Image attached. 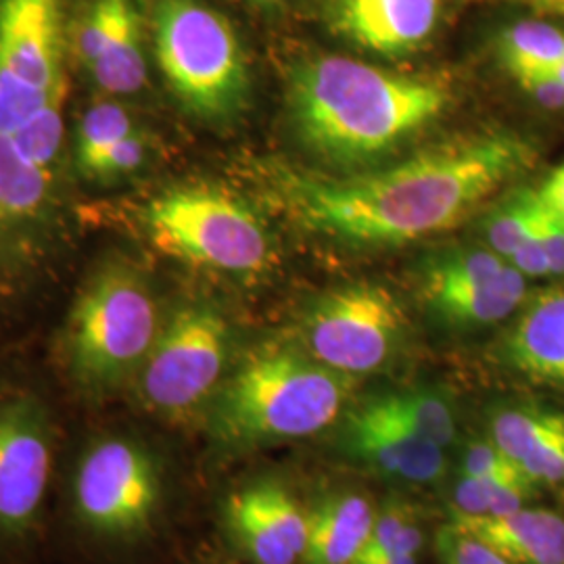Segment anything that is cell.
Listing matches in <instances>:
<instances>
[{"mask_svg":"<svg viewBox=\"0 0 564 564\" xmlns=\"http://www.w3.org/2000/svg\"><path fill=\"white\" fill-rule=\"evenodd\" d=\"M67 0H0V291L32 284L67 242Z\"/></svg>","mask_w":564,"mask_h":564,"instance_id":"obj_1","label":"cell"},{"mask_svg":"<svg viewBox=\"0 0 564 564\" xmlns=\"http://www.w3.org/2000/svg\"><path fill=\"white\" fill-rule=\"evenodd\" d=\"M533 162L527 142L484 132L351 178L279 170L276 191L305 228L354 245H395L464 223Z\"/></svg>","mask_w":564,"mask_h":564,"instance_id":"obj_2","label":"cell"},{"mask_svg":"<svg viewBox=\"0 0 564 564\" xmlns=\"http://www.w3.org/2000/svg\"><path fill=\"white\" fill-rule=\"evenodd\" d=\"M449 99L442 82L339 55L303 61L286 90L293 132L310 153L337 167L391 155L442 118Z\"/></svg>","mask_w":564,"mask_h":564,"instance_id":"obj_3","label":"cell"},{"mask_svg":"<svg viewBox=\"0 0 564 564\" xmlns=\"http://www.w3.org/2000/svg\"><path fill=\"white\" fill-rule=\"evenodd\" d=\"M351 377L293 345L251 351L223 384L214 403V431L226 444L302 440L341 416Z\"/></svg>","mask_w":564,"mask_h":564,"instance_id":"obj_4","label":"cell"},{"mask_svg":"<svg viewBox=\"0 0 564 564\" xmlns=\"http://www.w3.org/2000/svg\"><path fill=\"white\" fill-rule=\"evenodd\" d=\"M153 286L132 260L113 253L93 268L65 324V362L90 393L137 377L162 330Z\"/></svg>","mask_w":564,"mask_h":564,"instance_id":"obj_5","label":"cell"},{"mask_svg":"<svg viewBox=\"0 0 564 564\" xmlns=\"http://www.w3.org/2000/svg\"><path fill=\"white\" fill-rule=\"evenodd\" d=\"M141 218L162 253L202 270L256 276L274 262V242L262 216L218 184L165 188L142 207Z\"/></svg>","mask_w":564,"mask_h":564,"instance_id":"obj_6","label":"cell"},{"mask_svg":"<svg viewBox=\"0 0 564 564\" xmlns=\"http://www.w3.org/2000/svg\"><path fill=\"white\" fill-rule=\"evenodd\" d=\"M153 48L163 80L197 120L223 123L249 102V67L230 21L202 0H158Z\"/></svg>","mask_w":564,"mask_h":564,"instance_id":"obj_7","label":"cell"},{"mask_svg":"<svg viewBox=\"0 0 564 564\" xmlns=\"http://www.w3.org/2000/svg\"><path fill=\"white\" fill-rule=\"evenodd\" d=\"M230 339V324L214 305H181L137 375L144 405L172 419L195 412L220 387Z\"/></svg>","mask_w":564,"mask_h":564,"instance_id":"obj_8","label":"cell"},{"mask_svg":"<svg viewBox=\"0 0 564 564\" xmlns=\"http://www.w3.org/2000/svg\"><path fill=\"white\" fill-rule=\"evenodd\" d=\"M402 305L377 284H347L326 293L305 316V351L347 375H368L391 360L402 339Z\"/></svg>","mask_w":564,"mask_h":564,"instance_id":"obj_9","label":"cell"},{"mask_svg":"<svg viewBox=\"0 0 564 564\" xmlns=\"http://www.w3.org/2000/svg\"><path fill=\"white\" fill-rule=\"evenodd\" d=\"M160 505V470L141 444L107 437L93 445L74 477V506L82 523L105 538L142 533Z\"/></svg>","mask_w":564,"mask_h":564,"instance_id":"obj_10","label":"cell"},{"mask_svg":"<svg viewBox=\"0 0 564 564\" xmlns=\"http://www.w3.org/2000/svg\"><path fill=\"white\" fill-rule=\"evenodd\" d=\"M53 468V429L32 395L0 402V533L18 535L39 519Z\"/></svg>","mask_w":564,"mask_h":564,"instance_id":"obj_11","label":"cell"},{"mask_svg":"<svg viewBox=\"0 0 564 564\" xmlns=\"http://www.w3.org/2000/svg\"><path fill=\"white\" fill-rule=\"evenodd\" d=\"M147 36L139 0H86L72 28V55L105 97L126 99L147 86Z\"/></svg>","mask_w":564,"mask_h":564,"instance_id":"obj_12","label":"cell"},{"mask_svg":"<svg viewBox=\"0 0 564 564\" xmlns=\"http://www.w3.org/2000/svg\"><path fill=\"white\" fill-rule=\"evenodd\" d=\"M343 444L351 456L387 477L410 484H433L445 475L444 449L429 444L395 419L381 398H372L349 412L343 426Z\"/></svg>","mask_w":564,"mask_h":564,"instance_id":"obj_13","label":"cell"},{"mask_svg":"<svg viewBox=\"0 0 564 564\" xmlns=\"http://www.w3.org/2000/svg\"><path fill=\"white\" fill-rule=\"evenodd\" d=\"M440 11L442 0H328L326 21L360 48L400 57L429 41Z\"/></svg>","mask_w":564,"mask_h":564,"instance_id":"obj_14","label":"cell"},{"mask_svg":"<svg viewBox=\"0 0 564 564\" xmlns=\"http://www.w3.org/2000/svg\"><path fill=\"white\" fill-rule=\"evenodd\" d=\"M505 356L524 379L564 389V282L527 302L506 335Z\"/></svg>","mask_w":564,"mask_h":564,"instance_id":"obj_15","label":"cell"},{"mask_svg":"<svg viewBox=\"0 0 564 564\" xmlns=\"http://www.w3.org/2000/svg\"><path fill=\"white\" fill-rule=\"evenodd\" d=\"M452 527L489 545L510 564H564V519L547 508L500 517H458Z\"/></svg>","mask_w":564,"mask_h":564,"instance_id":"obj_16","label":"cell"},{"mask_svg":"<svg viewBox=\"0 0 564 564\" xmlns=\"http://www.w3.org/2000/svg\"><path fill=\"white\" fill-rule=\"evenodd\" d=\"M377 519L375 508L358 494L326 498L307 512L305 564H351Z\"/></svg>","mask_w":564,"mask_h":564,"instance_id":"obj_17","label":"cell"},{"mask_svg":"<svg viewBox=\"0 0 564 564\" xmlns=\"http://www.w3.org/2000/svg\"><path fill=\"white\" fill-rule=\"evenodd\" d=\"M527 297V276L506 263L489 281L424 297L447 323L463 326L500 323Z\"/></svg>","mask_w":564,"mask_h":564,"instance_id":"obj_18","label":"cell"},{"mask_svg":"<svg viewBox=\"0 0 564 564\" xmlns=\"http://www.w3.org/2000/svg\"><path fill=\"white\" fill-rule=\"evenodd\" d=\"M141 130V123L121 99L105 97L90 102L72 132L74 174L121 139Z\"/></svg>","mask_w":564,"mask_h":564,"instance_id":"obj_19","label":"cell"},{"mask_svg":"<svg viewBox=\"0 0 564 564\" xmlns=\"http://www.w3.org/2000/svg\"><path fill=\"white\" fill-rule=\"evenodd\" d=\"M235 496L262 521L282 544L297 558H302L307 542V512L295 502V498L274 481L247 485L235 491Z\"/></svg>","mask_w":564,"mask_h":564,"instance_id":"obj_20","label":"cell"},{"mask_svg":"<svg viewBox=\"0 0 564 564\" xmlns=\"http://www.w3.org/2000/svg\"><path fill=\"white\" fill-rule=\"evenodd\" d=\"M563 426L564 412L538 405L506 408L491 421V442L519 466L538 445L544 444Z\"/></svg>","mask_w":564,"mask_h":564,"instance_id":"obj_21","label":"cell"},{"mask_svg":"<svg viewBox=\"0 0 564 564\" xmlns=\"http://www.w3.org/2000/svg\"><path fill=\"white\" fill-rule=\"evenodd\" d=\"M384 408L416 431L429 444L445 449L456 437V421L449 403L437 391L410 389L379 395Z\"/></svg>","mask_w":564,"mask_h":564,"instance_id":"obj_22","label":"cell"},{"mask_svg":"<svg viewBox=\"0 0 564 564\" xmlns=\"http://www.w3.org/2000/svg\"><path fill=\"white\" fill-rule=\"evenodd\" d=\"M500 59L508 74L517 69L550 67L564 59V32L540 20L519 21L498 41Z\"/></svg>","mask_w":564,"mask_h":564,"instance_id":"obj_23","label":"cell"},{"mask_svg":"<svg viewBox=\"0 0 564 564\" xmlns=\"http://www.w3.org/2000/svg\"><path fill=\"white\" fill-rule=\"evenodd\" d=\"M505 258L491 249L458 251L433 263L424 274V297L464 289L494 279L506 265Z\"/></svg>","mask_w":564,"mask_h":564,"instance_id":"obj_24","label":"cell"},{"mask_svg":"<svg viewBox=\"0 0 564 564\" xmlns=\"http://www.w3.org/2000/svg\"><path fill=\"white\" fill-rule=\"evenodd\" d=\"M540 197L538 191L524 188L489 216L487 242L494 253L508 258L523 245L538 228Z\"/></svg>","mask_w":564,"mask_h":564,"instance_id":"obj_25","label":"cell"},{"mask_svg":"<svg viewBox=\"0 0 564 564\" xmlns=\"http://www.w3.org/2000/svg\"><path fill=\"white\" fill-rule=\"evenodd\" d=\"M226 521L235 540L256 563L295 564L300 561L235 494L226 500Z\"/></svg>","mask_w":564,"mask_h":564,"instance_id":"obj_26","label":"cell"},{"mask_svg":"<svg viewBox=\"0 0 564 564\" xmlns=\"http://www.w3.org/2000/svg\"><path fill=\"white\" fill-rule=\"evenodd\" d=\"M149 155H151V142L141 128L139 132L121 139L107 151H102L101 155L95 158L93 162L86 163L76 172V176L102 186L120 184L141 174L144 165L149 163Z\"/></svg>","mask_w":564,"mask_h":564,"instance_id":"obj_27","label":"cell"},{"mask_svg":"<svg viewBox=\"0 0 564 564\" xmlns=\"http://www.w3.org/2000/svg\"><path fill=\"white\" fill-rule=\"evenodd\" d=\"M519 468L535 485H564V426L538 445Z\"/></svg>","mask_w":564,"mask_h":564,"instance_id":"obj_28","label":"cell"},{"mask_svg":"<svg viewBox=\"0 0 564 564\" xmlns=\"http://www.w3.org/2000/svg\"><path fill=\"white\" fill-rule=\"evenodd\" d=\"M523 473L514 460H510L505 452L491 440L473 442L466 445L463 456V475L494 479V477H510ZM524 475V473H523Z\"/></svg>","mask_w":564,"mask_h":564,"instance_id":"obj_29","label":"cell"},{"mask_svg":"<svg viewBox=\"0 0 564 564\" xmlns=\"http://www.w3.org/2000/svg\"><path fill=\"white\" fill-rule=\"evenodd\" d=\"M440 552L445 564H510L489 545L470 538L456 527H447L440 538Z\"/></svg>","mask_w":564,"mask_h":564,"instance_id":"obj_30","label":"cell"},{"mask_svg":"<svg viewBox=\"0 0 564 564\" xmlns=\"http://www.w3.org/2000/svg\"><path fill=\"white\" fill-rule=\"evenodd\" d=\"M510 76L521 86L527 97H531L538 105L550 111H563L564 86L547 67H531V69H517Z\"/></svg>","mask_w":564,"mask_h":564,"instance_id":"obj_31","label":"cell"},{"mask_svg":"<svg viewBox=\"0 0 564 564\" xmlns=\"http://www.w3.org/2000/svg\"><path fill=\"white\" fill-rule=\"evenodd\" d=\"M538 230L550 263V276H564V223L545 207L542 199L538 212Z\"/></svg>","mask_w":564,"mask_h":564,"instance_id":"obj_32","label":"cell"},{"mask_svg":"<svg viewBox=\"0 0 564 564\" xmlns=\"http://www.w3.org/2000/svg\"><path fill=\"white\" fill-rule=\"evenodd\" d=\"M540 212V209H538ZM508 263L512 268H517L527 279H544L550 276V263L545 256L544 245L540 239V230L535 228V232L527 239V241L508 258Z\"/></svg>","mask_w":564,"mask_h":564,"instance_id":"obj_33","label":"cell"},{"mask_svg":"<svg viewBox=\"0 0 564 564\" xmlns=\"http://www.w3.org/2000/svg\"><path fill=\"white\" fill-rule=\"evenodd\" d=\"M538 195L545 207L564 223V163L550 174V178L542 184Z\"/></svg>","mask_w":564,"mask_h":564,"instance_id":"obj_34","label":"cell"},{"mask_svg":"<svg viewBox=\"0 0 564 564\" xmlns=\"http://www.w3.org/2000/svg\"><path fill=\"white\" fill-rule=\"evenodd\" d=\"M473 2H500V4H517L531 9L540 15H561L564 18V0H473Z\"/></svg>","mask_w":564,"mask_h":564,"instance_id":"obj_35","label":"cell"},{"mask_svg":"<svg viewBox=\"0 0 564 564\" xmlns=\"http://www.w3.org/2000/svg\"><path fill=\"white\" fill-rule=\"evenodd\" d=\"M389 564H416V556H405V558H400V561H393V563Z\"/></svg>","mask_w":564,"mask_h":564,"instance_id":"obj_36","label":"cell"},{"mask_svg":"<svg viewBox=\"0 0 564 564\" xmlns=\"http://www.w3.org/2000/svg\"><path fill=\"white\" fill-rule=\"evenodd\" d=\"M251 2H262V4H268V2H279V0H251Z\"/></svg>","mask_w":564,"mask_h":564,"instance_id":"obj_37","label":"cell"}]
</instances>
